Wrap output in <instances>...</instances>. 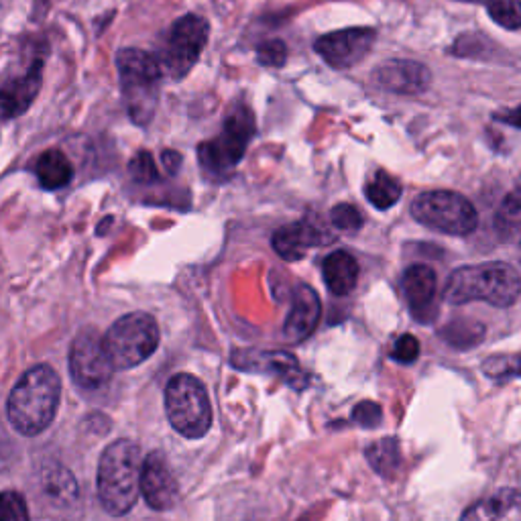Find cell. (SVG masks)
<instances>
[{
    "label": "cell",
    "mask_w": 521,
    "mask_h": 521,
    "mask_svg": "<svg viewBox=\"0 0 521 521\" xmlns=\"http://www.w3.org/2000/svg\"><path fill=\"white\" fill-rule=\"evenodd\" d=\"M497 228H499V235L503 239H513L519 230V194L511 192L499 214H497Z\"/></svg>",
    "instance_id": "26"
},
{
    "label": "cell",
    "mask_w": 521,
    "mask_h": 521,
    "mask_svg": "<svg viewBox=\"0 0 521 521\" xmlns=\"http://www.w3.org/2000/svg\"><path fill=\"white\" fill-rule=\"evenodd\" d=\"M381 416V408L375 401H361L353 412V420L363 428H377L383 420Z\"/></svg>",
    "instance_id": "33"
},
{
    "label": "cell",
    "mask_w": 521,
    "mask_h": 521,
    "mask_svg": "<svg viewBox=\"0 0 521 521\" xmlns=\"http://www.w3.org/2000/svg\"><path fill=\"white\" fill-rule=\"evenodd\" d=\"M163 165L173 176V173H178V169L182 165V155L178 151H163Z\"/></svg>",
    "instance_id": "34"
},
{
    "label": "cell",
    "mask_w": 521,
    "mask_h": 521,
    "mask_svg": "<svg viewBox=\"0 0 521 521\" xmlns=\"http://www.w3.org/2000/svg\"><path fill=\"white\" fill-rule=\"evenodd\" d=\"M157 320L147 312H133L114 322L102 336V346L114 371L145 363L159 346Z\"/></svg>",
    "instance_id": "6"
},
{
    "label": "cell",
    "mask_w": 521,
    "mask_h": 521,
    "mask_svg": "<svg viewBox=\"0 0 521 521\" xmlns=\"http://www.w3.org/2000/svg\"><path fill=\"white\" fill-rule=\"evenodd\" d=\"M41 82H43V60L37 57L25 74L0 86V121H11L25 114L33 104V100L37 98L41 90Z\"/></svg>",
    "instance_id": "14"
},
{
    "label": "cell",
    "mask_w": 521,
    "mask_h": 521,
    "mask_svg": "<svg viewBox=\"0 0 521 521\" xmlns=\"http://www.w3.org/2000/svg\"><path fill=\"white\" fill-rule=\"evenodd\" d=\"M117 70L123 90V100L135 125L147 127L159 104L161 66L157 57L135 47H125L117 53Z\"/></svg>",
    "instance_id": "4"
},
{
    "label": "cell",
    "mask_w": 521,
    "mask_h": 521,
    "mask_svg": "<svg viewBox=\"0 0 521 521\" xmlns=\"http://www.w3.org/2000/svg\"><path fill=\"white\" fill-rule=\"evenodd\" d=\"M330 220L336 228L346 230V233H355L363 226V216L353 204H338L330 212Z\"/></svg>",
    "instance_id": "31"
},
{
    "label": "cell",
    "mask_w": 521,
    "mask_h": 521,
    "mask_svg": "<svg viewBox=\"0 0 521 521\" xmlns=\"http://www.w3.org/2000/svg\"><path fill=\"white\" fill-rule=\"evenodd\" d=\"M367 458L371 462V467L381 477H391L399 469V465H401L399 442L395 438H383V440H379V442L369 446Z\"/></svg>",
    "instance_id": "24"
},
{
    "label": "cell",
    "mask_w": 521,
    "mask_h": 521,
    "mask_svg": "<svg viewBox=\"0 0 521 521\" xmlns=\"http://www.w3.org/2000/svg\"><path fill=\"white\" fill-rule=\"evenodd\" d=\"M373 82L385 92L414 96L430 88L432 72L420 62L391 60L373 72Z\"/></svg>",
    "instance_id": "13"
},
{
    "label": "cell",
    "mask_w": 521,
    "mask_h": 521,
    "mask_svg": "<svg viewBox=\"0 0 521 521\" xmlns=\"http://www.w3.org/2000/svg\"><path fill=\"white\" fill-rule=\"evenodd\" d=\"M233 363L243 371H253L257 367V371L277 375V377L289 381V385H298L304 379L298 359L292 353H285V351L243 353V355H235Z\"/></svg>",
    "instance_id": "19"
},
{
    "label": "cell",
    "mask_w": 521,
    "mask_h": 521,
    "mask_svg": "<svg viewBox=\"0 0 521 521\" xmlns=\"http://www.w3.org/2000/svg\"><path fill=\"white\" fill-rule=\"evenodd\" d=\"M462 521H521L519 491L507 487L479 499L462 513Z\"/></svg>",
    "instance_id": "18"
},
{
    "label": "cell",
    "mask_w": 521,
    "mask_h": 521,
    "mask_svg": "<svg viewBox=\"0 0 521 521\" xmlns=\"http://www.w3.org/2000/svg\"><path fill=\"white\" fill-rule=\"evenodd\" d=\"M375 41H377L375 29L355 27V29H342V31L322 35L320 39H316L314 49L328 66L336 70H346L361 64L371 53Z\"/></svg>",
    "instance_id": "11"
},
{
    "label": "cell",
    "mask_w": 521,
    "mask_h": 521,
    "mask_svg": "<svg viewBox=\"0 0 521 521\" xmlns=\"http://www.w3.org/2000/svg\"><path fill=\"white\" fill-rule=\"evenodd\" d=\"M322 302L308 285H298L292 296V308L283 324V334L289 342H304L310 338L320 322Z\"/></svg>",
    "instance_id": "17"
},
{
    "label": "cell",
    "mask_w": 521,
    "mask_h": 521,
    "mask_svg": "<svg viewBox=\"0 0 521 521\" xmlns=\"http://www.w3.org/2000/svg\"><path fill=\"white\" fill-rule=\"evenodd\" d=\"M519 271L503 261L456 269L444 287V300L452 306L483 300L497 308H509L519 300Z\"/></svg>",
    "instance_id": "3"
},
{
    "label": "cell",
    "mask_w": 521,
    "mask_h": 521,
    "mask_svg": "<svg viewBox=\"0 0 521 521\" xmlns=\"http://www.w3.org/2000/svg\"><path fill=\"white\" fill-rule=\"evenodd\" d=\"M334 239L320 230L318 226H314L308 220H300L294 224H285L281 226L277 233L273 235V249L275 253L285 259V261H300L306 257V253L314 247H322L332 243Z\"/></svg>",
    "instance_id": "15"
},
{
    "label": "cell",
    "mask_w": 521,
    "mask_h": 521,
    "mask_svg": "<svg viewBox=\"0 0 521 521\" xmlns=\"http://www.w3.org/2000/svg\"><path fill=\"white\" fill-rule=\"evenodd\" d=\"M0 521H29V507L21 493L0 491Z\"/></svg>",
    "instance_id": "27"
},
{
    "label": "cell",
    "mask_w": 521,
    "mask_h": 521,
    "mask_svg": "<svg viewBox=\"0 0 521 521\" xmlns=\"http://www.w3.org/2000/svg\"><path fill=\"white\" fill-rule=\"evenodd\" d=\"M322 275L334 296H349L359 283V263L346 251H334L324 259Z\"/></svg>",
    "instance_id": "20"
},
{
    "label": "cell",
    "mask_w": 521,
    "mask_h": 521,
    "mask_svg": "<svg viewBox=\"0 0 521 521\" xmlns=\"http://www.w3.org/2000/svg\"><path fill=\"white\" fill-rule=\"evenodd\" d=\"M129 173L137 184H155L159 182V171L153 161V155L149 151H139L131 163H129Z\"/></svg>",
    "instance_id": "29"
},
{
    "label": "cell",
    "mask_w": 521,
    "mask_h": 521,
    "mask_svg": "<svg viewBox=\"0 0 521 521\" xmlns=\"http://www.w3.org/2000/svg\"><path fill=\"white\" fill-rule=\"evenodd\" d=\"M255 131L253 110L247 104H237L226 114L222 133L198 147V159L206 176L210 180H226L245 157Z\"/></svg>",
    "instance_id": "5"
},
{
    "label": "cell",
    "mask_w": 521,
    "mask_h": 521,
    "mask_svg": "<svg viewBox=\"0 0 521 521\" xmlns=\"http://www.w3.org/2000/svg\"><path fill=\"white\" fill-rule=\"evenodd\" d=\"M210 25L200 15H186L180 21L173 23L165 51L161 53L159 66L165 68V72L173 80L186 78L192 68L198 64L200 55L208 43Z\"/></svg>",
    "instance_id": "9"
},
{
    "label": "cell",
    "mask_w": 521,
    "mask_h": 521,
    "mask_svg": "<svg viewBox=\"0 0 521 521\" xmlns=\"http://www.w3.org/2000/svg\"><path fill=\"white\" fill-rule=\"evenodd\" d=\"M420 357V342L412 334H403L395 340L391 359L401 363V365H412Z\"/></svg>",
    "instance_id": "32"
},
{
    "label": "cell",
    "mask_w": 521,
    "mask_h": 521,
    "mask_svg": "<svg viewBox=\"0 0 521 521\" xmlns=\"http://www.w3.org/2000/svg\"><path fill=\"white\" fill-rule=\"evenodd\" d=\"M35 176L45 190H62L74 178V167L66 153L60 149H49L41 153L35 163Z\"/></svg>",
    "instance_id": "21"
},
{
    "label": "cell",
    "mask_w": 521,
    "mask_h": 521,
    "mask_svg": "<svg viewBox=\"0 0 521 521\" xmlns=\"http://www.w3.org/2000/svg\"><path fill=\"white\" fill-rule=\"evenodd\" d=\"M43 489L49 495V499L60 505H68L78 497V485L74 475L60 465H53L43 473Z\"/></svg>",
    "instance_id": "22"
},
{
    "label": "cell",
    "mask_w": 521,
    "mask_h": 521,
    "mask_svg": "<svg viewBox=\"0 0 521 521\" xmlns=\"http://www.w3.org/2000/svg\"><path fill=\"white\" fill-rule=\"evenodd\" d=\"M489 17L507 31L521 29V5L519 0H487Z\"/></svg>",
    "instance_id": "25"
},
{
    "label": "cell",
    "mask_w": 521,
    "mask_h": 521,
    "mask_svg": "<svg viewBox=\"0 0 521 521\" xmlns=\"http://www.w3.org/2000/svg\"><path fill=\"white\" fill-rule=\"evenodd\" d=\"M62 381L49 365L29 369L13 387L7 401V416L23 436H37L47 430L60 408Z\"/></svg>",
    "instance_id": "1"
},
{
    "label": "cell",
    "mask_w": 521,
    "mask_h": 521,
    "mask_svg": "<svg viewBox=\"0 0 521 521\" xmlns=\"http://www.w3.org/2000/svg\"><path fill=\"white\" fill-rule=\"evenodd\" d=\"M112 365L102 346V336L94 328L82 330L70 349V375L86 391H96L112 379Z\"/></svg>",
    "instance_id": "10"
},
{
    "label": "cell",
    "mask_w": 521,
    "mask_h": 521,
    "mask_svg": "<svg viewBox=\"0 0 521 521\" xmlns=\"http://www.w3.org/2000/svg\"><path fill=\"white\" fill-rule=\"evenodd\" d=\"M412 216L450 237H467L479 224V214L471 200L450 190H432L420 194L412 202Z\"/></svg>",
    "instance_id": "8"
},
{
    "label": "cell",
    "mask_w": 521,
    "mask_h": 521,
    "mask_svg": "<svg viewBox=\"0 0 521 521\" xmlns=\"http://www.w3.org/2000/svg\"><path fill=\"white\" fill-rule=\"evenodd\" d=\"M403 294L408 300V306L416 320L428 322L434 316L436 310V292H438V279L432 267L416 263L405 269L401 277Z\"/></svg>",
    "instance_id": "16"
},
{
    "label": "cell",
    "mask_w": 521,
    "mask_h": 521,
    "mask_svg": "<svg viewBox=\"0 0 521 521\" xmlns=\"http://www.w3.org/2000/svg\"><path fill=\"white\" fill-rule=\"evenodd\" d=\"M257 60L261 66L267 68H281L287 62V47L281 39L263 41L257 47Z\"/></svg>",
    "instance_id": "30"
},
{
    "label": "cell",
    "mask_w": 521,
    "mask_h": 521,
    "mask_svg": "<svg viewBox=\"0 0 521 521\" xmlns=\"http://www.w3.org/2000/svg\"><path fill=\"white\" fill-rule=\"evenodd\" d=\"M141 448L129 438L106 446L98 462L96 489L102 507L110 515L129 513L141 495Z\"/></svg>",
    "instance_id": "2"
},
{
    "label": "cell",
    "mask_w": 521,
    "mask_h": 521,
    "mask_svg": "<svg viewBox=\"0 0 521 521\" xmlns=\"http://www.w3.org/2000/svg\"><path fill=\"white\" fill-rule=\"evenodd\" d=\"M365 196L377 210H389L399 202L401 186L393 176H389L387 171L379 169L367 184Z\"/></svg>",
    "instance_id": "23"
},
{
    "label": "cell",
    "mask_w": 521,
    "mask_h": 521,
    "mask_svg": "<svg viewBox=\"0 0 521 521\" xmlns=\"http://www.w3.org/2000/svg\"><path fill=\"white\" fill-rule=\"evenodd\" d=\"M493 45L491 39L483 37V35H462L450 49V53L458 55V57H475V60H487L491 57L487 53V49Z\"/></svg>",
    "instance_id": "28"
},
{
    "label": "cell",
    "mask_w": 521,
    "mask_h": 521,
    "mask_svg": "<svg viewBox=\"0 0 521 521\" xmlns=\"http://www.w3.org/2000/svg\"><path fill=\"white\" fill-rule=\"evenodd\" d=\"M460 3H481V0H460Z\"/></svg>",
    "instance_id": "35"
},
{
    "label": "cell",
    "mask_w": 521,
    "mask_h": 521,
    "mask_svg": "<svg viewBox=\"0 0 521 521\" xmlns=\"http://www.w3.org/2000/svg\"><path fill=\"white\" fill-rule=\"evenodd\" d=\"M141 495L155 511H167L180 499V485L163 452H151L141 465Z\"/></svg>",
    "instance_id": "12"
},
{
    "label": "cell",
    "mask_w": 521,
    "mask_h": 521,
    "mask_svg": "<svg viewBox=\"0 0 521 521\" xmlns=\"http://www.w3.org/2000/svg\"><path fill=\"white\" fill-rule=\"evenodd\" d=\"M165 412L173 430L196 440L212 426V403L204 383L188 373L173 375L165 387Z\"/></svg>",
    "instance_id": "7"
}]
</instances>
